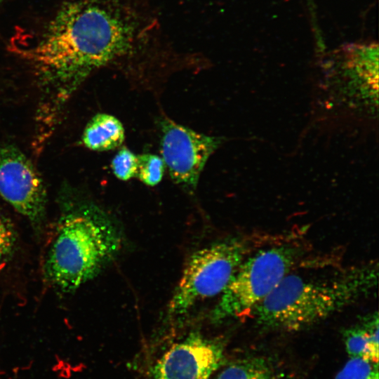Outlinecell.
Masks as SVG:
<instances>
[{"mask_svg":"<svg viewBox=\"0 0 379 379\" xmlns=\"http://www.w3.org/2000/svg\"><path fill=\"white\" fill-rule=\"evenodd\" d=\"M125 0H74L51 20L29 55L39 88L35 143L53 133L64 107L96 70L135 56L145 29Z\"/></svg>","mask_w":379,"mask_h":379,"instance_id":"obj_1","label":"cell"},{"mask_svg":"<svg viewBox=\"0 0 379 379\" xmlns=\"http://www.w3.org/2000/svg\"><path fill=\"white\" fill-rule=\"evenodd\" d=\"M59 205L43 275L55 291L70 293L93 279L114 258L121 239L100 208L70 189L65 187Z\"/></svg>","mask_w":379,"mask_h":379,"instance_id":"obj_2","label":"cell"},{"mask_svg":"<svg viewBox=\"0 0 379 379\" xmlns=\"http://www.w3.org/2000/svg\"><path fill=\"white\" fill-rule=\"evenodd\" d=\"M378 274L375 264L356 266L331 277L289 273L251 313L261 328L300 331L367 297L377 286Z\"/></svg>","mask_w":379,"mask_h":379,"instance_id":"obj_3","label":"cell"},{"mask_svg":"<svg viewBox=\"0 0 379 379\" xmlns=\"http://www.w3.org/2000/svg\"><path fill=\"white\" fill-rule=\"evenodd\" d=\"M300 250L281 244L258 251L240 265L212 313L215 321L237 318L262 302L300 258Z\"/></svg>","mask_w":379,"mask_h":379,"instance_id":"obj_4","label":"cell"},{"mask_svg":"<svg viewBox=\"0 0 379 379\" xmlns=\"http://www.w3.org/2000/svg\"><path fill=\"white\" fill-rule=\"evenodd\" d=\"M247 251L243 240L231 239L195 252L169 302V314H183L198 302L222 293Z\"/></svg>","mask_w":379,"mask_h":379,"instance_id":"obj_5","label":"cell"},{"mask_svg":"<svg viewBox=\"0 0 379 379\" xmlns=\"http://www.w3.org/2000/svg\"><path fill=\"white\" fill-rule=\"evenodd\" d=\"M160 149L173 182L188 191L196 189L209 157L222 142L220 137L198 133L167 117L160 119Z\"/></svg>","mask_w":379,"mask_h":379,"instance_id":"obj_6","label":"cell"},{"mask_svg":"<svg viewBox=\"0 0 379 379\" xmlns=\"http://www.w3.org/2000/svg\"><path fill=\"white\" fill-rule=\"evenodd\" d=\"M0 196L40 231L46 217L44 183L27 157L12 145L0 146Z\"/></svg>","mask_w":379,"mask_h":379,"instance_id":"obj_7","label":"cell"},{"mask_svg":"<svg viewBox=\"0 0 379 379\" xmlns=\"http://www.w3.org/2000/svg\"><path fill=\"white\" fill-rule=\"evenodd\" d=\"M224 352L221 340L192 333L160 357L149 379H209L222 365Z\"/></svg>","mask_w":379,"mask_h":379,"instance_id":"obj_8","label":"cell"},{"mask_svg":"<svg viewBox=\"0 0 379 379\" xmlns=\"http://www.w3.org/2000/svg\"><path fill=\"white\" fill-rule=\"evenodd\" d=\"M125 139L124 128L115 117L98 113L87 123L83 134L82 143L88 149L104 152L120 147Z\"/></svg>","mask_w":379,"mask_h":379,"instance_id":"obj_9","label":"cell"},{"mask_svg":"<svg viewBox=\"0 0 379 379\" xmlns=\"http://www.w3.org/2000/svg\"><path fill=\"white\" fill-rule=\"evenodd\" d=\"M345 350L350 357L378 361V314L368 315L343 332Z\"/></svg>","mask_w":379,"mask_h":379,"instance_id":"obj_10","label":"cell"},{"mask_svg":"<svg viewBox=\"0 0 379 379\" xmlns=\"http://www.w3.org/2000/svg\"><path fill=\"white\" fill-rule=\"evenodd\" d=\"M216 379H284L273 361L262 356L251 355L225 366Z\"/></svg>","mask_w":379,"mask_h":379,"instance_id":"obj_11","label":"cell"},{"mask_svg":"<svg viewBox=\"0 0 379 379\" xmlns=\"http://www.w3.org/2000/svg\"><path fill=\"white\" fill-rule=\"evenodd\" d=\"M165 164L161 157L153 154H142L138 156V171L136 177L145 185L155 186L162 180Z\"/></svg>","mask_w":379,"mask_h":379,"instance_id":"obj_12","label":"cell"},{"mask_svg":"<svg viewBox=\"0 0 379 379\" xmlns=\"http://www.w3.org/2000/svg\"><path fill=\"white\" fill-rule=\"evenodd\" d=\"M378 378V362L352 357H350L335 377V379Z\"/></svg>","mask_w":379,"mask_h":379,"instance_id":"obj_13","label":"cell"},{"mask_svg":"<svg viewBox=\"0 0 379 379\" xmlns=\"http://www.w3.org/2000/svg\"><path fill=\"white\" fill-rule=\"evenodd\" d=\"M114 175L119 180L127 181L136 177L138 156L126 147H121L111 162Z\"/></svg>","mask_w":379,"mask_h":379,"instance_id":"obj_14","label":"cell"},{"mask_svg":"<svg viewBox=\"0 0 379 379\" xmlns=\"http://www.w3.org/2000/svg\"><path fill=\"white\" fill-rule=\"evenodd\" d=\"M16 244L17 237L12 223L0 213V270L12 259Z\"/></svg>","mask_w":379,"mask_h":379,"instance_id":"obj_15","label":"cell"}]
</instances>
